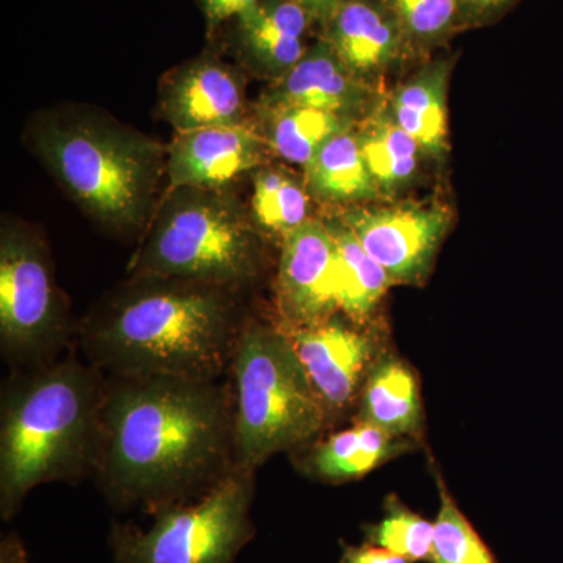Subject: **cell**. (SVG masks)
I'll return each instance as SVG.
<instances>
[{"mask_svg":"<svg viewBox=\"0 0 563 563\" xmlns=\"http://www.w3.org/2000/svg\"><path fill=\"white\" fill-rule=\"evenodd\" d=\"M339 254V307L354 321L365 320L391 287L379 263L369 257L339 217L325 221Z\"/></svg>","mask_w":563,"mask_h":563,"instance_id":"obj_23","label":"cell"},{"mask_svg":"<svg viewBox=\"0 0 563 563\" xmlns=\"http://www.w3.org/2000/svg\"><path fill=\"white\" fill-rule=\"evenodd\" d=\"M303 169L307 190L320 201L355 206L380 196L363 158L355 128L332 136Z\"/></svg>","mask_w":563,"mask_h":563,"instance_id":"obj_18","label":"cell"},{"mask_svg":"<svg viewBox=\"0 0 563 563\" xmlns=\"http://www.w3.org/2000/svg\"><path fill=\"white\" fill-rule=\"evenodd\" d=\"M263 136L279 157L306 166L336 133L358 122L306 107L263 109Z\"/></svg>","mask_w":563,"mask_h":563,"instance_id":"obj_22","label":"cell"},{"mask_svg":"<svg viewBox=\"0 0 563 563\" xmlns=\"http://www.w3.org/2000/svg\"><path fill=\"white\" fill-rule=\"evenodd\" d=\"M357 139L380 195H395L417 177L421 155L426 154L393 118L387 102L363 118Z\"/></svg>","mask_w":563,"mask_h":563,"instance_id":"obj_21","label":"cell"},{"mask_svg":"<svg viewBox=\"0 0 563 563\" xmlns=\"http://www.w3.org/2000/svg\"><path fill=\"white\" fill-rule=\"evenodd\" d=\"M339 218L393 285L420 284L428 276L451 225L450 211L433 201L351 207Z\"/></svg>","mask_w":563,"mask_h":563,"instance_id":"obj_9","label":"cell"},{"mask_svg":"<svg viewBox=\"0 0 563 563\" xmlns=\"http://www.w3.org/2000/svg\"><path fill=\"white\" fill-rule=\"evenodd\" d=\"M406 32L412 49L446 40L461 24L459 0H384Z\"/></svg>","mask_w":563,"mask_h":563,"instance_id":"obj_27","label":"cell"},{"mask_svg":"<svg viewBox=\"0 0 563 563\" xmlns=\"http://www.w3.org/2000/svg\"><path fill=\"white\" fill-rule=\"evenodd\" d=\"M451 69L453 62L450 58L428 63L385 101L396 122L432 158H443L450 150L448 85Z\"/></svg>","mask_w":563,"mask_h":563,"instance_id":"obj_17","label":"cell"},{"mask_svg":"<svg viewBox=\"0 0 563 563\" xmlns=\"http://www.w3.org/2000/svg\"><path fill=\"white\" fill-rule=\"evenodd\" d=\"M236 20L244 57L265 76L279 80L306 54L313 21L295 0H261Z\"/></svg>","mask_w":563,"mask_h":563,"instance_id":"obj_16","label":"cell"},{"mask_svg":"<svg viewBox=\"0 0 563 563\" xmlns=\"http://www.w3.org/2000/svg\"><path fill=\"white\" fill-rule=\"evenodd\" d=\"M440 509L433 523L432 563H498L479 532L455 504L442 479L437 481Z\"/></svg>","mask_w":563,"mask_h":563,"instance_id":"obj_25","label":"cell"},{"mask_svg":"<svg viewBox=\"0 0 563 563\" xmlns=\"http://www.w3.org/2000/svg\"><path fill=\"white\" fill-rule=\"evenodd\" d=\"M132 291L92 318L81 335L88 362L109 376L220 380L243 329L222 288L136 279Z\"/></svg>","mask_w":563,"mask_h":563,"instance_id":"obj_2","label":"cell"},{"mask_svg":"<svg viewBox=\"0 0 563 563\" xmlns=\"http://www.w3.org/2000/svg\"><path fill=\"white\" fill-rule=\"evenodd\" d=\"M33 150L81 209L114 229L139 228L161 173L157 141L107 118L60 111L33 125Z\"/></svg>","mask_w":563,"mask_h":563,"instance_id":"obj_4","label":"cell"},{"mask_svg":"<svg viewBox=\"0 0 563 563\" xmlns=\"http://www.w3.org/2000/svg\"><path fill=\"white\" fill-rule=\"evenodd\" d=\"M236 468L232 393L218 380L110 376L92 472L118 507L190 501Z\"/></svg>","mask_w":563,"mask_h":563,"instance_id":"obj_1","label":"cell"},{"mask_svg":"<svg viewBox=\"0 0 563 563\" xmlns=\"http://www.w3.org/2000/svg\"><path fill=\"white\" fill-rule=\"evenodd\" d=\"M309 195L290 173L258 168L252 191V221L262 231L282 239L309 221Z\"/></svg>","mask_w":563,"mask_h":563,"instance_id":"obj_24","label":"cell"},{"mask_svg":"<svg viewBox=\"0 0 563 563\" xmlns=\"http://www.w3.org/2000/svg\"><path fill=\"white\" fill-rule=\"evenodd\" d=\"M231 372L239 468L255 472L324 428L331 412L287 332L261 324L243 328Z\"/></svg>","mask_w":563,"mask_h":563,"instance_id":"obj_5","label":"cell"},{"mask_svg":"<svg viewBox=\"0 0 563 563\" xmlns=\"http://www.w3.org/2000/svg\"><path fill=\"white\" fill-rule=\"evenodd\" d=\"M261 0H199L203 14L211 25L240 18L252 7L257 5Z\"/></svg>","mask_w":563,"mask_h":563,"instance_id":"obj_30","label":"cell"},{"mask_svg":"<svg viewBox=\"0 0 563 563\" xmlns=\"http://www.w3.org/2000/svg\"><path fill=\"white\" fill-rule=\"evenodd\" d=\"M66 313L38 236L20 224L0 233V343L7 361L32 369L54 361L66 340Z\"/></svg>","mask_w":563,"mask_h":563,"instance_id":"obj_8","label":"cell"},{"mask_svg":"<svg viewBox=\"0 0 563 563\" xmlns=\"http://www.w3.org/2000/svg\"><path fill=\"white\" fill-rule=\"evenodd\" d=\"M324 40L352 73L368 81L412 49L384 0H344L325 25Z\"/></svg>","mask_w":563,"mask_h":563,"instance_id":"obj_15","label":"cell"},{"mask_svg":"<svg viewBox=\"0 0 563 563\" xmlns=\"http://www.w3.org/2000/svg\"><path fill=\"white\" fill-rule=\"evenodd\" d=\"M383 520L363 526L366 542L410 562H431L433 523L404 506L396 496L385 501Z\"/></svg>","mask_w":563,"mask_h":563,"instance_id":"obj_26","label":"cell"},{"mask_svg":"<svg viewBox=\"0 0 563 563\" xmlns=\"http://www.w3.org/2000/svg\"><path fill=\"white\" fill-rule=\"evenodd\" d=\"M342 547L343 553L339 563H412L401 555L390 553V551L368 542L361 547L344 543Z\"/></svg>","mask_w":563,"mask_h":563,"instance_id":"obj_28","label":"cell"},{"mask_svg":"<svg viewBox=\"0 0 563 563\" xmlns=\"http://www.w3.org/2000/svg\"><path fill=\"white\" fill-rule=\"evenodd\" d=\"M295 2L309 13L313 22H320L325 27L344 0H295Z\"/></svg>","mask_w":563,"mask_h":563,"instance_id":"obj_31","label":"cell"},{"mask_svg":"<svg viewBox=\"0 0 563 563\" xmlns=\"http://www.w3.org/2000/svg\"><path fill=\"white\" fill-rule=\"evenodd\" d=\"M254 472L239 468L195 503L155 512L147 531L114 525L110 548L118 563H232L255 536L251 521Z\"/></svg>","mask_w":563,"mask_h":563,"instance_id":"obj_7","label":"cell"},{"mask_svg":"<svg viewBox=\"0 0 563 563\" xmlns=\"http://www.w3.org/2000/svg\"><path fill=\"white\" fill-rule=\"evenodd\" d=\"M421 420L420 388L412 369L395 357L376 362L363 387L361 421L402 439L420 432Z\"/></svg>","mask_w":563,"mask_h":563,"instance_id":"obj_20","label":"cell"},{"mask_svg":"<svg viewBox=\"0 0 563 563\" xmlns=\"http://www.w3.org/2000/svg\"><path fill=\"white\" fill-rule=\"evenodd\" d=\"M276 302L288 331L331 320L340 310L339 254L325 221H306L284 236Z\"/></svg>","mask_w":563,"mask_h":563,"instance_id":"obj_10","label":"cell"},{"mask_svg":"<svg viewBox=\"0 0 563 563\" xmlns=\"http://www.w3.org/2000/svg\"><path fill=\"white\" fill-rule=\"evenodd\" d=\"M372 85L352 73L324 38L263 95V109L306 107L358 122L379 103Z\"/></svg>","mask_w":563,"mask_h":563,"instance_id":"obj_11","label":"cell"},{"mask_svg":"<svg viewBox=\"0 0 563 563\" xmlns=\"http://www.w3.org/2000/svg\"><path fill=\"white\" fill-rule=\"evenodd\" d=\"M287 333L329 412L344 409L376 354L372 336L332 318Z\"/></svg>","mask_w":563,"mask_h":563,"instance_id":"obj_14","label":"cell"},{"mask_svg":"<svg viewBox=\"0 0 563 563\" xmlns=\"http://www.w3.org/2000/svg\"><path fill=\"white\" fill-rule=\"evenodd\" d=\"M407 450L398 437L362 422L318 443L306 459L309 473L325 483H347L366 476L374 468Z\"/></svg>","mask_w":563,"mask_h":563,"instance_id":"obj_19","label":"cell"},{"mask_svg":"<svg viewBox=\"0 0 563 563\" xmlns=\"http://www.w3.org/2000/svg\"><path fill=\"white\" fill-rule=\"evenodd\" d=\"M106 373L77 361L25 369L5 387L0 410V514L20 512L41 484L92 468Z\"/></svg>","mask_w":563,"mask_h":563,"instance_id":"obj_3","label":"cell"},{"mask_svg":"<svg viewBox=\"0 0 563 563\" xmlns=\"http://www.w3.org/2000/svg\"><path fill=\"white\" fill-rule=\"evenodd\" d=\"M515 0H459L461 24H481L501 13Z\"/></svg>","mask_w":563,"mask_h":563,"instance_id":"obj_29","label":"cell"},{"mask_svg":"<svg viewBox=\"0 0 563 563\" xmlns=\"http://www.w3.org/2000/svg\"><path fill=\"white\" fill-rule=\"evenodd\" d=\"M268 147L263 133L246 122L184 132L172 144L166 173L172 188H222L261 168Z\"/></svg>","mask_w":563,"mask_h":563,"instance_id":"obj_12","label":"cell"},{"mask_svg":"<svg viewBox=\"0 0 563 563\" xmlns=\"http://www.w3.org/2000/svg\"><path fill=\"white\" fill-rule=\"evenodd\" d=\"M162 111L177 133L244 124L246 96L231 68L199 58L174 70L163 84Z\"/></svg>","mask_w":563,"mask_h":563,"instance_id":"obj_13","label":"cell"},{"mask_svg":"<svg viewBox=\"0 0 563 563\" xmlns=\"http://www.w3.org/2000/svg\"><path fill=\"white\" fill-rule=\"evenodd\" d=\"M254 222L221 188H173L133 261L135 279H176L225 288L261 269Z\"/></svg>","mask_w":563,"mask_h":563,"instance_id":"obj_6","label":"cell"}]
</instances>
